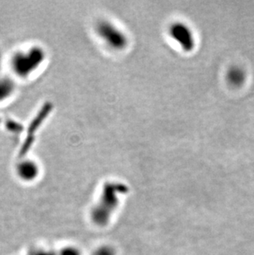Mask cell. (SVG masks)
I'll return each instance as SVG.
<instances>
[{
	"instance_id": "obj_1",
	"label": "cell",
	"mask_w": 254,
	"mask_h": 255,
	"mask_svg": "<svg viewBox=\"0 0 254 255\" xmlns=\"http://www.w3.org/2000/svg\"><path fill=\"white\" fill-rule=\"evenodd\" d=\"M46 52L37 45L18 49L9 58V67L12 74L19 79H27L43 65Z\"/></svg>"
},
{
	"instance_id": "obj_2",
	"label": "cell",
	"mask_w": 254,
	"mask_h": 255,
	"mask_svg": "<svg viewBox=\"0 0 254 255\" xmlns=\"http://www.w3.org/2000/svg\"><path fill=\"white\" fill-rule=\"evenodd\" d=\"M129 188L122 183L109 182L103 186L99 202L93 208L92 221L99 227H105L119 204V196L128 193Z\"/></svg>"
},
{
	"instance_id": "obj_3",
	"label": "cell",
	"mask_w": 254,
	"mask_h": 255,
	"mask_svg": "<svg viewBox=\"0 0 254 255\" xmlns=\"http://www.w3.org/2000/svg\"><path fill=\"white\" fill-rule=\"evenodd\" d=\"M98 36L108 46L114 50H123L128 44L126 34L115 25L108 21H100L96 25Z\"/></svg>"
},
{
	"instance_id": "obj_4",
	"label": "cell",
	"mask_w": 254,
	"mask_h": 255,
	"mask_svg": "<svg viewBox=\"0 0 254 255\" xmlns=\"http://www.w3.org/2000/svg\"><path fill=\"white\" fill-rule=\"evenodd\" d=\"M168 32L173 41H175L183 51L190 52L194 50L196 46L194 34L187 24L183 22H173Z\"/></svg>"
},
{
	"instance_id": "obj_5",
	"label": "cell",
	"mask_w": 254,
	"mask_h": 255,
	"mask_svg": "<svg viewBox=\"0 0 254 255\" xmlns=\"http://www.w3.org/2000/svg\"><path fill=\"white\" fill-rule=\"evenodd\" d=\"M15 172L21 180L31 183L38 178L40 166L33 159H22L16 165Z\"/></svg>"
},
{
	"instance_id": "obj_6",
	"label": "cell",
	"mask_w": 254,
	"mask_h": 255,
	"mask_svg": "<svg viewBox=\"0 0 254 255\" xmlns=\"http://www.w3.org/2000/svg\"><path fill=\"white\" fill-rule=\"evenodd\" d=\"M16 85L12 79L0 77V102L5 101L13 95Z\"/></svg>"
},
{
	"instance_id": "obj_7",
	"label": "cell",
	"mask_w": 254,
	"mask_h": 255,
	"mask_svg": "<svg viewBox=\"0 0 254 255\" xmlns=\"http://www.w3.org/2000/svg\"><path fill=\"white\" fill-rule=\"evenodd\" d=\"M228 80L232 85H240L244 80V74L238 68H233L229 71Z\"/></svg>"
},
{
	"instance_id": "obj_8",
	"label": "cell",
	"mask_w": 254,
	"mask_h": 255,
	"mask_svg": "<svg viewBox=\"0 0 254 255\" xmlns=\"http://www.w3.org/2000/svg\"><path fill=\"white\" fill-rule=\"evenodd\" d=\"M26 255H58L53 250H46L43 248H33L29 251Z\"/></svg>"
},
{
	"instance_id": "obj_9",
	"label": "cell",
	"mask_w": 254,
	"mask_h": 255,
	"mask_svg": "<svg viewBox=\"0 0 254 255\" xmlns=\"http://www.w3.org/2000/svg\"><path fill=\"white\" fill-rule=\"evenodd\" d=\"M58 255H81L80 251L75 247H65L60 250Z\"/></svg>"
},
{
	"instance_id": "obj_10",
	"label": "cell",
	"mask_w": 254,
	"mask_h": 255,
	"mask_svg": "<svg viewBox=\"0 0 254 255\" xmlns=\"http://www.w3.org/2000/svg\"><path fill=\"white\" fill-rule=\"evenodd\" d=\"M94 255H115V251L110 247H102L95 251Z\"/></svg>"
},
{
	"instance_id": "obj_11",
	"label": "cell",
	"mask_w": 254,
	"mask_h": 255,
	"mask_svg": "<svg viewBox=\"0 0 254 255\" xmlns=\"http://www.w3.org/2000/svg\"><path fill=\"white\" fill-rule=\"evenodd\" d=\"M2 53H1V51H0V70H1V68H2Z\"/></svg>"
}]
</instances>
